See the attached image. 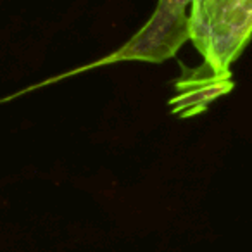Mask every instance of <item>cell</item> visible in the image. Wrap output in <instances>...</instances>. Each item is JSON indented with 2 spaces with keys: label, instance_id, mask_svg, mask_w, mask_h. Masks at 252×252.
Here are the masks:
<instances>
[{
  "label": "cell",
  "instance_id": "2",
  "mask_svg": "<svg viewBox=\"0 0 252 252\" xmlns=\"http://www.w3.org/2000/svg\"><path fill=\"white\" fill-rule=\"evenodd\" d=\"M192 4L193 0H158L149 21L102 63H164L171 59L190 40Z\"/></svg>",
  "mask_w": 252,
  "mask_h": 252
},
{
  "label": "cell",
  "instance_id": "3",
  "mask_svg": "<svg viewBox=\"0 0 252 252\" xmlns=\"http://www.w3.org/2000/svg\"><path fill=\"white\" fill-rule=\"evenodd\" d=\"M231 87V76H218L207 67L200 66L178 81V95L173 100L175 112L182 116L197 114L220 95L230 92Z\"/></svg>",
  "mask_w": 252,
  "mask_h": 252
},
{
  "label": "cell",
  "instance_id": "1",
  "mask_svg": "<svg viewBox=\"0 0 252 252\" xmlns=\"http://www.w3.org/2000/svg\"><path fill=\"white\" fill-rule=\"evenodd\" d=\"M252 38V0H193L190 42L202 56V66L218 76L230 67Z\"/></svg>",
  "mask_w": 252,
  "mask_h": 252
}]
</instances>
